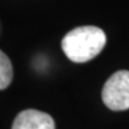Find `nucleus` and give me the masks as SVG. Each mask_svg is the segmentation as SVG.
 I'll use <instances>...</instances> for the list:
<instances>
[{"instance_id": "1", "label": "nucleus", "mask_w": 129, "mask_h": 129, "mask_svg": "<svg viewBox=\"0 0 129 129\" xmlns=\"http://www.w3.org/2000/svg\"><path fill=\"white\" fill-rule=\"evenodd\" d=\"M105 44V32L101 28L86 25L75 28L66 34L61 42V48L71 61L83 63L96 57Z\"/></svg>"}, {"instance_id": "2", "label": "nucleus", "mask_w": 129, "mask_h": 129, "mask_svg": "<svg viewBox=\"0 0 129 129\" xmlns=\"http://www.w3.org/2000/svg\"><path fill=\"white\" fill-rule=\"evenodd\" d=\"M102 99L110 110L129 109V71H118L106 80L102 91Z\"/></svg>"}, {"instance_id": "3", "label": "nucleus", "mask_w": 129, "mask_h": 129, "mask_svg": "<svg viewBox=\"0 0 129 129\" xmlns=\"http://www.w3.org/2000/svg\"><path fill=\"white\" fill-rule=\"evenodd\" d=\"M12 129H55V122L46 112L28 109L17 115Z\"/></svg>"}, {"instance_id": "4", "label": "nucleus", "mask_w": 129, "mask_h": 129, "mask_svg": "<svg viewBox=\"0 0 129 129\" xmlns=\"http://www.w3.org/2000/svg\"><path fill=\"white\" fill-rule=\"evenodd\" d=\"M13 69L10 59L5 53L0 50V90H4L12 81Z\"/></svg>"}]
</instances>
